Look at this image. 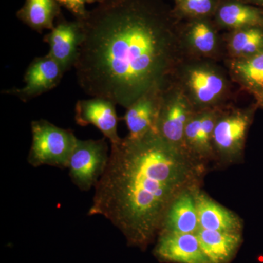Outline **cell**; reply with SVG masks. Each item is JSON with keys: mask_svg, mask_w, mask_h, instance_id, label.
I'll return each mask as SVG.
<instances>
[{"mask_svg": "<svg viewBox=\"0 0 263 263\" xmlns=\"http://www.w3.org/2000/svg\"><path fill=\"white\" fill-rule=\"evenodd\" d=\"M200 245L212 263H229L241 245L242 233L200 228L196 233Z\"/></svg>", "mask_w": 263, "mask_h": 263, "instance_id": "cell-19", "label": "cell"}, {"mask_svg": "<svg viewBox=\"0 0 263 263\" xmlns=\"http://www.w3.org/2000/svg\"><path fill=\"white\" fill-rule=\"evenodd\" d=\"M60 15L61 5L57 0H25L16 13L21 22L39 33L54 28V20Z\"/></svg>", "mask_w": 263, "mask_h": 263, "instance_id": "cell-20", "label": "cell"}, {"mask_svg": "<svg viewBox=\"0 0 263 263\" xmlns=\"http://www.w3.org/2000/svg\"><path fill=\"white\" fill-rule=\"evenodd\" d=\"M231 80L240 89L255 96L263 91V51L243 59H226Z\"/></svg>", "mask_w": 263, "mask_h": 263, "instance_id": "cell-18", "label": "cell"}, {"mask_svg": "<svg viewBox=\"0 0 263 263\" xmlns=\"http://www.w3.org/2000/svg\"><path fill=\"white\" fill-rule=\"evenodd\" d=\"M219 0H181L175 4L173 10L179 20L213 18Z\"/></svg>", "mask_w": 263, "mask_h": 263, "instance_id": "cell-22", "label": "cell"}, {"mask_svg": "<svg viewBox=\"0 0 263 263\" xmlns=\"http://www.w3.org/2000/svg\"><path fill=\"white\" fill-rule=\"evenodd\" d=\"M153 253L160 262L212 263L203 252L196 234L159 233Z\"/></svg>", "mask_w": 263, "mask_h": 263, "instance_id": "cell-10", "label": "cell"}, {"mask_svg": "<svg viewBox=\"0 0 263 263\" xmlns=\"http://www.w3.org/2000/svg\"><path fill=\"white\" fill-rule=\"evenodd\" d=\"M199 224L201 229L241 233V219L231 211L212 200L199 188L195 191Z\"/></svg>", "mask_w": 263, "mask_h": 263, "instance_id": "cell-17", "label": "cell"}, {"mask_svg": "<svg viewBox=\"0 0 263 263\" xmlns=\"http://www.w3.org/2000/svg\"><path fill=\"white\" fill-rule=\"evenodd\" d=\"M79 21L82 41L73 67L91 98L127 109L164 88L185 58L181 21L163 0H100Z\"/></svg>", "mask_w": 263, "mask_h": 263, "instance_id": "cell-1", "label": "cell"}, {"mask_svg": "<svg viewBox=\"0 0 263 263\" xmlns=\"http://www.w3.org/2000/svg\"><path fill=\"white\" fill-rule=\"evenodd\" d=\"M180 1H181V0H174L175 4H176V3H179Z\"/></svg>", "mask_w": 263, "mask_h": 263, "instance_id": "cell-26", "label": "cell"}, {"mask_svg": "<svg viewBox=\"0 0 263 263\" xmlns=\"http://www.w3.org/2000/svg\"><path fill=\"white\" fill-rule=\"evenodd\" d=\"M195 112L182 90L171 79L162 90L156 132L164 141L186 149L185 128Z\"/></svg>", "mask_w": 263, "mask_h": 263, "instance_id": "cell-6", "label": "cell"}, {"mask_svg": "<svg viewBox=\"0 0 263 263\" xmlns=\"http://www.w3.org/2000/svg\"><path fill=\"white\" fill-rule=\"evenodd\" d=\"M224 108L195 112L186 124L184 131L185 148L200 162H204L215 157L213 133L216 121Z\"/></svg>", "mask_w": 263, "mask_h": 263, "instance_id": "cell-11", "label": "cell"}, {"mask_svg": "<svg viewBox=\"0 0 263 263\" xmlns=\"http://www.w3.org/2000/svg\"><path fill=\"white\" fill-rule=\"evenodd\" d=\"M213 20L226 32L248 27H263V9L242 0H219Z\"/></svg>", "mask_w": 263, "mask_h": 263, "instance_id": "cell-15", "label": "cell"}, {"mask_svg": "<svg viewBox=\"0 0 263 263\" xmlns=\"http://www.w3.org/2000/svg\"><path fill=\"white\" fill-rule=\"evenodd\" d=\"M32 145L27 161L32 167L67 168L78 138L70 129L57 127L46 119L31 123Z\"/></svg>", "mask_w": 263, "mask_h": 263, "instance_id": "cell-4", "label": "cell"}, {"mask_svg": "<svg viewBox=\"0 0 263 263\" xmlns=\"http://www.w3.org/2000/svg\"><path fill=\"white\" fill-rule=\"evenodd\" d=\"M61 6L69 10L76 19L84 18L87 13L86 5L98 3L100 0H57Z\"/></svg>", "mask_w": 263, "mask_h": 263, "instance_id": "cell-23", "label": "cell"}, {"mask_svg": "<svg viewBox=\"0 0 263 263\" xmlns=\"http://www.w3.org/2000/svg\"><path fill=\"white\" fill-rule=\"evenodd\" d=\"M82 41V31L79 20H65L62 15L54 28L45 36L44 41L49 46L48 54L63 67L65 72L75 65Z\"/></svg>", "mask_w": 263, "mask_h": 263, "instance_id": "cell-13", "label": "cell"}, {"mask_svg": "<svg viewBox=\"0 0 263 263\" xmlns=\"http://www.w3.org/2000/svg\"><path fill=\"white\" fill-rule=\"evenodd\" d=\"M180 38L185 57L217 62L226 59L222 34L213 18L182 21Z\"/></svg>", "mask_w": 263, "mask_h": 263, "instance_id": "cell-8", "label": "cell"}, {"mask_svg": "<svg viewBox=\"0 0 263 263\" xmlns=\"http://www.w3.org/2000/svg\"><path fill=\"white\" fill-rule=\"evenodd\" d=\"M203 162L151 132L111 144L108 165L95 186L88 215L103 216L130 247L145 250L183 192L199 187Z\"/></svg>", "mask_w": 263, "mask_h": 263, "instance_id": "cell-2", "label": "cell"}, {"mask_svg": "<svg viewBox=\"0 0 263 263\" xmlns=\"http://www.w3.org/2000/svg\"><path fill=\"white\" fill-rule=\"evenodd\" d=\"M105 138L78 139L67 168L71 181L81 191L95 187L106 169L110 153Z\"/></svg>", "mask_w": 263, "mask_h": 263, "instance_id": "cell-7", "label": "cell"}, {"mask_svg": "<svg viewBox=\"0 0 263 263\" xmlns=\"http://www.w3.org/2000/svg\"><path fill=\"white\" fill-rule=\"evenodd\" d=\"M257 109L254 103L245 108H232L229 105L223 109L213 133L215 157L230 162L241 157Z\"/></svg>", "mask_w": 263, "mask_h": 263, "instance_id": "cell-5", "label": "cell"}, {"mask_svg": "<svg viewBox=\"0 0 263 263\" xmlns=\"http://www.w3.org/2000/svg\"><path fill=\"white\" fill-rule=\"evenodd\" d=\"M117 104L108 99L91 98L80 100L75 108V120L77 124L95 126L101 131L110 144L119 143L122 138L118 136V116L116 110Z\"/></svg>", "mask_w": 263, "mask_h": 263, "instance_id": "cell-12", "label": "cell"}, {"mask_svg": "<svg viewBox=\"0 0 263 263\" xmlns=\"http://www.w3.org/2000/svg\"><path fill=\"white\" fill-rule=\"evenodd\" d=\"M254 100H255L256 106L257 108H263V91L262 92L259 93V94L256 95L254 96Z\"/></svg>", "mask_w": 263, "mask_h": 263, "instance_id": "cell-24", "label": "cell"}, {"mask_svg": "<svg viewBox=\"0 0 263 263\" xmlns=\"http://www.w3.org/2000/svg\"><path fill=\"white\" fill-rule=\"evenodd\" d=\"M248 4L254 5V6L259 7L263 9V0H242Z\"/></svg>", "mask_w": 263, "mask_h": 263, "instance_id": "cell-25", "label": "cell"}, {"mask_svg": "<svg viewBox=\"0 0 263 263\" xmlns=\"http://www.w3.org/2000/svg\"><path fill=\"white\" fill-rule=\"evenodd\" d=\"M162 89L152 90L127 108L124 119L129 129L128 137L140 138L156 132L160 112Z\"/></svg>", "mask_w": 263, "mask_h": 263, "instance_id": "cell-14", "label": "cell"}, {"mask_svg": "<svg viewBox=\"0 0 263 263\" xmlns=\"http://www.w3.org/2000/svg\"><path fill=\"white\" fill-rule=\"evenodd\" d=\"M222 37L226 59L247 58L263 51L262 27L226 32L222 34Z\"/></svg>", "mask_w": 263, "mask_h": 263, "instance_id": "cell-21", "label": "cell"}, {"mask_svg": "<svg viewBox=\"0 0 263 263\" xmlns=\"http://www.w3.org/2000/svg\"><path fill=\"white\" fill-rule=\"evenodd\" d=\"M172 80L196 112L224 108L233 99L234 83L226 67L215 60L185 57L175 70Z\"/></svg>", "mask_w": 263, "mask_h": 263, "instance_id": "cell-3", "label": "cell"}, {"mask_svg": "<svg viewBox=\"0 0 263 263\" xmlns=\"http://www.w3.org/2000/svg\"><path fill=\"white\" fill-rule=\"evenodd\" d=\"M197 188L186 190L175 199L166 212L159 233L196 234L200 229L195 198Z\"/></svg>", "mask_w": 263, "mask_h": 263, "instance_id": "cell-16", "label": "cell"}, {"mask_svg": "<svg viewBox=\"0 0 263 263\" xmlns=\"http://www.w3.org/2000/svg\"><path fill=\"white\" fill-rule=\"evenodd\" d=\"M65 72L63 67L49 55L36 57L24 74L23 87L5 90L3 94L13 95L27 103L56 88Z\"/></svg>", "mask_w": 263, "mask_h": 263, "instance_id": "cell-9", "label": "cell"}]
</instances>
